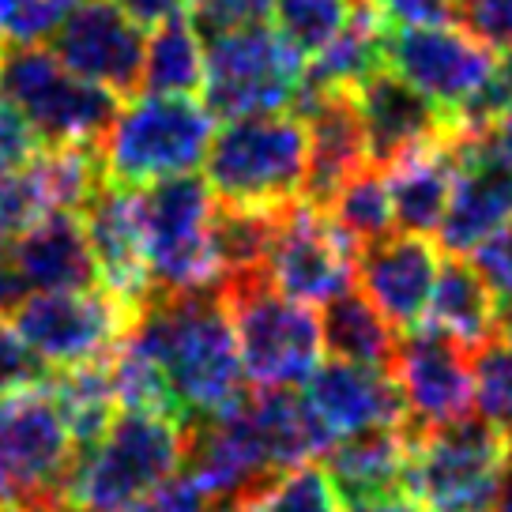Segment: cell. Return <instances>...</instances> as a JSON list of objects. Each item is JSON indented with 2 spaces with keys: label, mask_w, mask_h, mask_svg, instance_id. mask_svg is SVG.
Wrapping results in <instances>:
<instances>
[{
  "label": "cell",
  "mask_w": 512,
  "mask_h": 512,
  "mask_svg": "<svg viewBox=\"0 0 512 512\" xmlns=\"http://www.w3.org/2000/svg\"><path fill=\"white\" fill-rule=\"evenodd\" d=\"M128 339L159 362L185 430L230 415L245 400V369L223 287L151 298Z\"/></svg>",
  "instance_id": "cell-1"
},
{
  "label": "cell",
  "mask_w": 512,
  "mask_h": 512,
  "mask_svg": "<svg viewBox=\"0 0 512 512\" xmlns=\"http://www.w3.org/2000/svg\"><path fill=\"white\" fill-rule=\"evenodd\" d=\"M204 181L226 208L283 211L305 196L309 128L294 113L226 121L208 147Z\"/></svg>",
  "instance_id": "cell-2"
},
{
  "label": "cell",
  "mask_w": 512,
  "mask_h": 512,
  "mask_svg": "<svg viewBox=\"0 0 512 512\" xmlns=\"http://www.w3.org/2000/svg\"><path fill=\"white\" fill-rule=\"evenodd\" d=\"M189 430L166 415L125 411L80 452L64 505L76 512H125L185 467Z\"/></svg>",
  "instance_id": "cell-3"
},
{
  "label": "cell",
  "mask_w": 512,
  "mask_h": 512,
  "mask_svg": "<svg viewBox=\"0 0 512 512\" xmlns=\"http://www.w3.org/2000/svg\"><path fill=\"white\" fill-rule=\"evenodd\" d=\"M215 113L185 95H140L117 110L102 136V170L117 189H147L204 166Z\"/></svg>",
  "instance_id": "cell-4"
},
{
  "label": "cell",
  "mask_w": 512,
  "mask_h": 512,
  "mask_svg": "<svg viewBox=\"0 0 512 512\" xmlns=\"http://www.w3.org/2000/svg\"><path fill=\"white\" fill-rule=\"evenodd\" d=\"M80 448L49 381L0 392V509L49 512L64 505Z\"/></svg>",
  "instance_id": "cell-5"
},
{
  "label": "cell",
  "mask_w": 512,
  "mask_h": 512,
  "mask_svg": "<svg viewBox=\"0 0 512 512\" xmlns=\"http://www.w3.org/2000/svg\"><path fill=\"white\" fill-rule=\"evenodd\" d=\"M136 204L155 298L223 287V268L215 253L219 200L204 177L185 174L136 189Z\"/></svg>",
  "instance_id": "cell-6"
},
{
  "label": "cell",
  "mask_w": 512,
  "mask_h": 512,
  "mask_svg": "<svg viewBox=\"0 0 512 512\" xmlns=\"http://www.w3.org/2000/svg\"><path fill=\"white\" fill-rule=\"evenodd\" d=\"M512 467V433L486 418L415 437L403 490L430 512H494Z\"/></svg>",
  "instance_id": "cell-7"
},
{
  "label": "cell",
  "mask_w": 512,
  "mask_h": 512,
  "mask_svg": "<svg viewBox=\"0 0 512 512\" xmlns=\"http://www.w3.org/2000/svg\"><path fill=\"white\" fill-rule=\"evenodd\" d=\"M305 61L268 23L208 34L204 42V106L223 121L283 113L298 106Z\"/></svg>",
  "instance_id": "cell-8"
},
{
  "label": "cell",
  "mask_w": 512,
  "mask_h": 512,
  "mask_svg": "<svg viewBox=\"0 0 512 512\" xmlns=\"http://www.w3.org/2000/svg\"><path fill=\"white\" fill-rule=\"evenodd\" d=\"M0 102H8L46 147H98L121 110V98L80 80L42 46L0 53Z\"/></svg>",
  "instance_id": "cell-9"
},
{
  "label": "cell",
  "mask_w": 512,
  "mask_h": 512,
  "mask_svg": "<svg viewBox=\"0 0 512 512\" xmlns=\"http://www.w3.org/2000/svg\"><path fill=\"white\" fill-rule=\"evenodd\" d=\"M241 369L256 388H298L320 366L324 332L320 317L305 302H294L264 279L245 275L223 287Z\"/></svg>",
  "instance_id": "cell-10"
},
{
  "label": "cell",
  "mask_w": 512,
  "mask_h": 512,
  "mask_svg": "<svg viewBox=\"0 0 512 512\" xmlns=\"http://www.w3.org/2000/svg\"><path fill=\"white\" fill-rule=\"evenodd\" d=\"M136 313L110 298L106 290H57L31 294L12 313V328L23 347L46 369H76L110 362L128 339Z\"/></svg>",
  "instance_id": "cell-11"
},
{
  "label": "cell",
  "mask_w": 512,
  "mask_h": 512,
  "mask_svg": "<svg viewBox=\"0 0 512 512\" xmlns=\"http://www.w3.org/2000/svg\"><path fill=\"white\" fill-rule=\"evenodd\" d=\"M358 268V249L328 208L298 200L279 211L275 238L264 260V279L279 294L305 305H328L347 294Z\"/></svg>",
  "instance_id": "cell-12"
},
{
  "label": "cell",
  "mask_w": 512,
  "mask_h": 512,
  "mask_svg": "<svg viewBox=\"0 0 512 512\" xmlns=\"http://www.w3.org/2000/svg\"><path fill=\"white\" fill-rule=\"evenodd\" d=\"M497 61V49L479 42L460 23L441 27H392L388 68L430 98L452 125L460 128L467 106L482 95Z\"/></svg>",
  "instance_id": "cell-13"
},
{
  "label": "cell",
  "mask_w": 512,
  "mask_h": 512,
  "mask_svg": "<svg viewBox=\"0 0 512 512\" xmlns=\"http://www.w3.org/2000/svg\"><path fill=\"white\" fill-rule=\"evenodd\" d=\"M392 377L400 384V396L407 403V426L415 437L452 426L475 407L471 351L430 328H415L400 339L392 358Z\"/></svg>",
  "instance_id": "cell-14"
},
{
  "label": "cell",
  "mask_w": 512,
  "mask_h": 512,
  "mask_svg": "<svg viewBox=\"0 0 512 512\" xmlns=\"http://www.w3.org/2000/svg\"><path fill=\"white\" fill-rule=\"evenodd\" d=\"M49 46L68 72L110 95L125 98L140 87L147 34L113 0H83L49 38Z\"/></svg>",
  "instance_id": "cell-15"
},
{
  "label": "cell",
  "mask_w": 512,
  "mask_h": 512,
  "mask_svg": "<svg viewBox=\"0 0 512 512\" xmlns=\"http://www.w3.org/2000/svg\"><path fill=\"white\" fill-rule=\"evenodd\" d=\"M185 467H189L185 475L211 497V505L219 512L245 505V501H260L268 494V486L279 479L253 422L245 415V400L230 415L192 426Z\"/></svg>",
  "instance_id": "cell-16"
},
{
  "label": "cell",
  "mask_w": 512,
  "mask_h": 512,
  "mask_svg": "<svg viewBox=\"0 0 512 512\" xmlns=\"http://www.w3.org/2000/svg\"><path fill=\"white\" fill-rule=\"evenodd\" d=\"M358 287L396 332H415L426 320L441 275V245L422 234H388L358 253Z\"/></svg>",
  "instance_id": "cell-17"
},
{
  "label": "cell",
  "mask_w": 512,
  "mask_h": 512,
  "mask_svg": "<svg viewBox=\"0 0 512 512\" xmlns=\"http://www.w3.org/2000/svg\"><path fill=\"white\" fill-rule=\"evenodd\" d=\"M91 256H95L98 283L102 290L125 305L128 313H144L147 302L155 298L151 272H147V249H144V226H140V204L136 189H117L102 185L95 200L80 211Z\"/></svg>",
  "instance_id": "cell-18"
},
{
  "label": "cell",
  "mask_w": 512,
  "mask_h": 512,
  "mask_svg": "<svg viewBox=\"0 0 512 512\" xmlns=\"http://www.w3.org/2000/svg\"><path fill=\"white\" fill-rule=\"evenodd\" d=\"M512 223V170L494 155L482 132H460V174L437 245L467 256Z\"/></svg>",
  "instance_id": "cell-19"
},
{
  "label": "cell",
  "mask_w": 512,
  "mask_h": 512,
  "mask_svg": "<svg viewBox=\"0 0 512 512\" xmlns=\"http://www.w3.org/2000/svg\"><path fill=\"white\" fill-rule=\"evenodd\" d=\"M354 102L362 113V128H366L369 166H377V170L392 166L418 147L437 144V140L460 132L430 98L418 95L392 68H381L366 83H358Z\"/></svg>",
  "instance_id": "cell-20"
},
{
  "label": "cell",
  "mask_w": 512,
  "mask_h": 512,
  "mask_svg": "<svg viewBox=\"0 0 512 512\" xmlns=\"http://www.w3.org/2000/svg\"><path fill=\"white\" fill-rule=\"evenodd\" d=\"M294 110L309 128V177L302 200L328 208L336 192L369 166L362 113L354 91H302Z\"/></svg>",
  "instance_id": "cell-21"
},
{
  "label": "cell",
  "mask_w": 512,
  "mask_h": 512,
  "mask_svg": "<svg viewBox=\"0 0 512 512\" xmlns=\"http://www.w3.org/2000/svg\"><path fill=\"white\" fill-rule=\"evenodd\" d=\"M302 396L336 441L362 430L407 426V403L388 369H369L332 358V362H320L317 373L305 381Z\"/></svg>",
  "instance_id": "cell-22"
},
{
  "label": "cell",
  "mask_w": 512,
  "mask_h": 512,
  "mask_svg": "<svg viewBox=\"0 0 512 512\" xmlns=\"http://www.w3.org/2000/svg\"><path fill=\"white\" fill-rule=\"evenodd\" d=\"M8 264L31 294H57V290H91L98 283L91 241L76 211H53L12 238Z\"/></svg>",
  "instance_id": "cell-23"
},
{
  "label": "cell",
  "mask_w": 512,
  "mask_h": 512,
  "mask_svg": "<svg viewBox=\"0 0 512 512\" xmlns=\"http://www.w3.org/2000/svg\"><path fill=\"white\" fill-rule=\"evenodd\" d=\"M415 433L411 426H381V430H362L343 437L328 448L324 471L343 497L347 512L358 505H369L377 497L400 494L411 464Z\"/></svg>",
  "instance_id": "cell-24"
},
{
  "label": "cell",
  "mask_w": 512,
  "mask_h": 512,
  "mask_svg": "<svg viewBox=\"0 0 512 512\" xmlns=\"http://www.w3.org/2000/svg\"><path fill=\"white\" fill-rule=\"evenodd\" d=\"M456 174H460V132L437 140V144L418 147L411 155L396 159L392 166H384L396 226L403 234L430 238L441 230L448 204H452Z\"/></svg>",
  "instance_id": "cell-25"
},
{
  "label": "cell",
  "mask_w": 512,
  "mask_h": 512,
  "mask_svg": "<svg viewBox=\"0 0 512 512\" xmlns=\"http://www.w3.org/2000/svg\"><path fill=\"white\" fill-rule=\"evenodd\" d=\"M245 415L279 475L313 464L336 445V437L317 418L309 400L294 388H260L256 396H245Z\"/></svg>",
  "instance_id": "cell-26"
},
{
  "label": "cell",
  "mask_w": 512,
  "mask_h": 512,
  "mask_svg": "<svg viewBox=\"0 0 512 512\" xmlns=\"http://www.w3.org/2000/svg\"><path fill=\"white\" fill-rule=\"evenodd\" d=\"M418 328H430L475 354L494 336H501V302L471 260L452 256L448 264H441L430 309Z\"/></svg>",
  "instance_id": "cell-27"
},
{
  "label": "cell",
  "mask_w": 512,
  "mask_h": 512,
  "mask_svg": "<svg viewBox=\"0 0 512 512\" xmlns=\"http://www.w3.org/2000/svg\"><path fill=\"white\" fill-rule=\"evenodd\" d=\"M320 332H324V347L332 351L339 362H354V366L388 369L392 373V358H396V328L373 309L362 290H347L324 305L320 317Z\"/></svg>",
  "instance_id": "cell-28"
},
{
  "label": "cell",
  "mask_w": 512,
  "mask_h": 512,
  "mask_svg": "<svg viewBox=\"0 0 512 512\" xmlns=\"http://www.w3.org/2000/svg\"><path fill=\"white\" fill-rule=\"evenodd\" d=\"M140 87H144V95L185 98L204 91V38L189 12L166 19L151 31Z\"/></svg>",
  "instance_id": "cell-29"
},
{
  "label": "cell",
  "mask_w": 512,
  "mask_h": 512,
  "mask_svg": "<svg viewBox=\"0 0 512 512\" xmlns=\"http://www.w3.org/2000/svg\"><path fill=\"white\" fill-rule=\"evenodd\" d=\"M53 396H57V407H61L64 422L72 430V441L80 452L95 445L102 433L113 426L117 418V392H113V377H110V362H91V366H76V369H61L53 381Z\"/></svg>",
  "instance_id": "cell-30"
},
{
  "label": "cell",
  "mask_w": 512,
  "mask_h": 512,
  "mask_svg": "<svg viewBox=\"0 0 512 512\" xmlns=\"http://www.w3.org/2000/svg\"><path fill=\"white\" fill-rule=\"evenodd\" d=\"M336 226L351 238V245L362 253L366 245H377L392 234L396 226V211H392V192H388V177L377 166H366L362 174H354L336 200L328 204Z\"/></svg>",
  "instance_id": "cell-31"
},
{
  "label": "cell",
  "mask_w": 512,
  "mask_h": 512,
  "mask_svg": "<svg viewBox=\"0 0 512 512\" xmlns=\"http://www.w3.org/2000/svg\"><path fill=\"white\" fill-rule=\"evenodd\" d=\"M354 0H272V27L313 61L351 23Z\"/></svg>",
  "instance_id": "cell-32"
},
{
  "label": "cell",
  "mask_w": 512,
  "mask_h": 512,
  "mask_svg": "<svg viewBox=\"0 0 512 512\" xmlns=\"http://www.w3.org/2000/svg\"><path fill=\"white\" fill-rule=\"evenodd\" d=\"M471 377L479 418L512 433V339L494 336L471 354Z\"/></svg>",
  "instance_id": "cell-33"
},
{
  "label": "cell",
  "mask_w": 512,
  "mask_h": 512,
  "mask_svg": "<svg viewBox=\"0 0 512 512\" xmlns=\"http://www.w3.org/2000/svg\"><path fill=\"white\" fill-rule=\"evenodd\" d=\"M83 0H0V53L42 46Z\"/></svg>",
  "instance_id": "cell-34"
},
{
  "label": "cell",
  "mask_w": 512,
  "mask_h": 512,
  "mask_svg": "<svg viewBox=\"0 0 512 512\" xmlns=\"http://www.w3.org/2000/svg\"><path fill=\"white\" fill-rule=\"evenodd\" d=\"M260 512H347V505L324 467L305 464L268 486V494L260 497Z\"/></svg>",
  "instance_id": "cell-35"
},
{
  "label": "cell",
  "mask_w": 512,
  "mask_h": 512,
  "mask_svg": "<svg viewBox=\"0 0 512 512\" xmlns=\"http://www.w3.org/2000/svg\"><path fill=\"white\" fill-rule=\"evenodd\" d=\"M456 23L490 49H512V0H456Z\"/></svg>",
  "instance_id": "cell-36"
},
{
  "label": "cell",
  "mask_w": 512,
  "mask_h": 512,
  "mask_svg": "<svg viewBox=\"0 0 512 512\" xmlns=\"http://www.w3.org/2000/svg\"><path fill=\"white\" fill-rule=\"evenodd\" d=\"M189 8L192 23H200L208 34L264 23V16H272V0H189Z\"/></svg>",
  "instance_id": "cell-37"
},
{
  "label": "cell",
  "mask_w": 512,
  "mask_h": 512,
  "mask_svg": "<svg viewBox=\"0 0 512 512\" xmlns=\"http://www.w3.org/2000/svg\"><path fill=\"white\" fill-rule=\"evenodd\" d=\"M42 381H49V369L23 347L16 328L0 317V392H12V388Z\"/></svg>",
  "instance_id": "cell-38"
},
{
  "label": "cell",
  "mask_w": 512,
  "mask_h": 512,
  "mask_svg": "<svg viewBox=\"0 0 512 512\" xmlns=\"http://www.w3.org/2000/svg\"><path fill=\"white\" fill-rule=\"evenodd\" d=\"M471 264L486 279V287L497 294V302H512V223L482 241L471 253Z\"/></svg>",
  "instance_id": "cell-39"
},
{
  "label": "cell",
  "mask_w": 512,
  "mask_h": 512,
  "mask_svg": "<svg viewBox=\"0 0 512 512\" xmlns=\"http://www.w3.org/2000/svg\"><path fill=\"white\" fill-rule=\"evenodd\" d=\"M125 512H219L211 505V497L189 479V475H174L170 482H162L159 490H151L140 497L132 509Z\"/></svg>",
  "instance_id": "cell-40"
},
{
  "label": "cell",
  "mask_w": 512,
  "mask_h": 512,
  "mask_svg": "<svg viewBox=\"0 0 512 512\" xmlns=\"http://www.w3.org/2000/svg\"><path fill=\"white\" fill-rule=\"evenodd\" d=\"M42 140L34 136V128L19 117L8 102H0V170H19L42 151Z\"/></svg>",
  "instance_id": "cell-41"
},
{
  "label": "cell",
  "mask_w": 512,
  "mask_h": 512,
  "mask_svg": "<svg viewBox=\"0 0 512 512\" xmlns=\"http://www.w3.org/2000/svg\"><path fill=\"white\" fill-rule=\"evenodd\" d=\"M392 27H441L456 19V0H373Z\"/></svg>",
  "instance_id": "cell-42"
},
{
  "label": "cell",
  "mask_w": 512,
  "mask_h": 512,
  "mask_svg": "<svg viewBox=\"0 0 512 512\" xmlns=\"http://www.w3.org/2000/svg\"><path fill=\"white\" fill-rule=\"evenodd\" d=\"M113 4H117V8H121L136 27H144V31L151 27V31H155L159 23L181 16L189 0H113Z\"/></svg>",
  "instance_id": "cell-43"
},
{
  "label": "cell",
  "mask_w": 512,
  "mask_h": 512,
  "mask_svg": "<svg viewBox=\"0 0 512 512\" xmlns=\"http://www.w3.org/2000/svg\"><path fill=\"white\" fill-rule=\"evenodd\" d=\"M479 132L486 136V144L494 147L497 159H501L512 170V106L505 113H497L494 121H490L486 128H479Z\"/></svg>",
  "instance_id": "cell-44"
},
{
  "label": "cell",
  "mask_w": 512,
  "mask_h": 512,
  "mask_svg": "<svg viewBox=\"0 0 512 512\" xmlns=\"http://www.w3.org/2000/svg\"><path fill=\"white\" fill-rule=\"evenodd\" d=\"M351 512H430L418 497H411L407 490L400 494H388V497H377V501H369V505H358Z\"/></svg>",
  "instance_id": "cell-45"
},
{
  "label": "cell",
  "mask_w": 512,
  "mask_h": 512,
  "mask_svg": "<svg viewBox=\"0 0 512 512\" xmlns=\"http://www.w3.org/2000/svg\"><path fill=\"white\" fill-rule=\"evenodd\" d=\"M494 512H512V467H509V475H505V486H501V494H497Z\"/></svg>",
  "instance_id": "cell-46"
},
{
  "label": "cell",
  "mask_w": 512,
  "mask_h": 512,
  "mask_svg": "<svg viewBox=\"0 0 512 512\" xmlns=\"http://www.w3.org/2000/svg\"><path fill=\"white\" fill-rule=\"evenodd\" d=\"M501 336L512 339V302H501Z\"/></svg>",
  "instance_id": "cell-47"
},
{
  "label": "cell",
  "mask_w": 512,
  "mask_h": 512,
  "mask_svg": "<svg viewBox=\"0 0 512 512\" xmlns=\"http://www.w3.org/2000/svg\"><path fill=\"white\" fill-rule=\"evenodd\" d=\"M8 245H12V241H8V234H0V260L8 256Z\"/></svg>",
  "instance_id": "cell-48"
},
{
  "label": "cell",
  "mask_w": 512,
  "mask_h": 512,
  "mask_svg": "<svg viewBox=\"0 0 512 512\" xmlns=\"http://www.w3.org/2000/svg\"><path fill=\"white\" fill-rule=\"evenodd\" d=\"M49 512H76L72 505H57V509H49Z\"/></svg>",
  "instance_id": "cell-49"
},
{
  "label": "cell",
  "mask_w": 512,
  "mask_h": 512,
  "mask_svg": "<svg viewBox=\"0 0 512 512\" xmlns=\"http://www.w3.org/2000/svg\"><path fill=\"white\" fill-rule=\"evenodd\" d=\"M0 512H19V509H0Z\"/></svg>",
  "instance_id": "cell-50"
}]
</instances>
